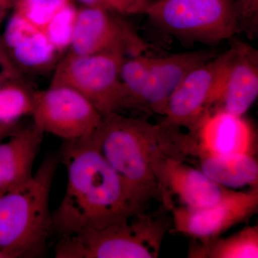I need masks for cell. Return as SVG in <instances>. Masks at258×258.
<instances>
[{
  "label": "cell",
  "mask_w": 258,
  "mask_h": 258,
  "mask_svg": "<svg viewBox=\"0 0 258 258\" xmlns=\"http://www.w3.org/2000/svg\"><path fill=\"white\" fill-rule=\"evenodd\" d=\"M93 135L64 141L61 148L67 184L52 213V234L57 239L128 222L146 212L103 157Z\"/></svg>",
  "instance_id": "obj_1"
},
{
  "label": "cell",
  "mask_w": 258,
  "mask_h": 258,
  "mask_svg": "<svg viewBox=\"0 0 258 258\" xmlns=\"http://www.w3.org/2000/svg\"><path fill=\"white\" fill-rule=\"evenodd\" d=\"M183 132L162 122L152 123L113 113L103 116L93 136L103 157L136 201L146 209L151 200L161 202L155 172L158 161L166 157L186 161L181 152Z\"/></svg>",
  "instance_id": "obj_2"
},
{
  "label": "cell",
  "mask_w": 258,
  "mask_h": 258,
  "mask_svg": "<svg viewBox=\"0 0 258 258\" xmlns=\"http://www.w3.org/2000/svg\"><path fill=\"white\" fill-rule=\"evenodd\" d=\"M60 157L51 155L28 179L0 193V257H40L52 235L50 195Z\"/></svg>",
  "instance_id": "obj_3"
},
{
  "label": "cell",
  "mask_w": 258,
  "mask_h": 258,
  "mask_svg": "<svg viewBox=\"0 0 258 258\" xmlns=\"http://www.w3.org/2000/svg\"><path fill=\"white\" fill-rule=\"evenodd\" d=\"M167 209L144 212L128 222L88 229L57 239L56 258H157L164 237L171 230Z\"/></svg>",
  "instance_id": "obj_4"
},
{
  "label": "cell",
  "mask_w": 258,
  "mask_h": 258,
  "mask_svg": "<svg viewBox=\"0 0 258 258\" xmlns=\"http://www.w3.org/2000/svg\"><path fill=\"white\" fill-rule=\"evenodd\" d=\"M217 55L213 49H203L162 57L143 54L125 57L120 77L127 109L164 115L169 98L186 75Z\"/></svg>",
  "instance_id": "obj_5"
},
{
  "label": "cell",
  "mask_w": 258,
  "mask_h": 258,
  "mask_svg": "<svg viewBox=\"0 0 258 258\" xmlns=\"http://www.w3.org/2000/svg\"><path fill=\"white\" fill-rule=\"evenodd\" d=\"M145 14L179 40L215 45L237 34L235 0H157Z\"/></svg>",
  "instance_id": "obj_6"
},
{
  "label": "cell",
  "mask_w": 258,
  "mask_h": 258,
  "mask_svg": "<svg viewBox=\"0 0 258 258\" xmlns=\"http://www.w3.org/2000/svg\"><path fill=\"white\" fill-rule=\"evenodd\" d=\"M128 57L121 51L93 55L70 52L56 66L50 86H62L78 91L103 116L127 109V96L120 77Z\"/></svg>",
  "instance_id": "obj_7"
},
{
  "label": "cell",
  "mask_w": 258,
  "mask_h": 258,
  "mask_svg": "<svg viewBox=\"0 0 258 258\" xmlns=\"http://www.w3.org/2000/svg\"><path fill=\"white\" fill-rule=\"evenodd\" d=\"M31 115L44 134L64 141L91 137L99 128L103 115L86 97L72 88L50 86L36 92Z\"/></svg>",
  "instance_id": "obj_8"
},
{
  "label": "cell",
  "mask_w": 258,
  "mask_h": 258,
  "mask_svg": "<svg viewBox=\"0 0 258 258\" xmlns=\"http://www.w3.org/2000/svg\"><path fill=\"white\" fill-rule=\"evenodd\" d=\"M257 134L244 115L208 110L191 130L184 133L181 150L186 161L208 155L257 156Z\"/></svg>",
  "instance_id": "obj_9"
},
{
  "label": "cell",
  "mask_w": 258,
  "mask_h": 258,
  "mask_svg": "<svg viewBox=\"0 0 258 258\" xmlns=\"http://www.w3.org/2000/svg\"><path fill=\"white\" fill-rule=\"evenodd\" d=\"M174 232L206 243L232 227L250 220L258 211V187L233 190L223 200L207 208L191 209L173 205L169 209Z\"/></svg>",
  "instance_id": "obj_10"
},
{
  "label": "cell",
  "mask_w": 258,
  "mask_h": 258,
  "mask_svg": "<svg viewBox=\"0 0 258 258\" xmlns=\"http://www.w3.org/2000/svg\"><path fill=\"white\" fill-rule=\"evenodd\" d=\"M120 15L85 6L78 10L70 52L93 55L121 51L127 56L142 55L149 45Z\"/></svg>",
  "instance_id": "obj_11"
},
{
  "label": "cell",
  "mask_w": 258,
  "mask_h": 258,
  "mask_svg": "<svg viewBox=\"0 0 258 258\" xmlns=\"http://www.w3.org/2000/svg\"><path fill=\"white\" fill-rule=\"evenodd\" d=\"M232 52V47L186 75L172 93L162 123L191 130L210 109L212 98Z\"/></svg>",
  "instance_id": "obj_12"
},
{
  "label": "cell",
  "mask_w": 258,
  "mask_h": 258,
  "mask_svg": "<svg viewBox=\"0 0 258 258\" xmlns=\"http://www.w3.org/2000/svg\"><path fill=\"white\" fill-rule=\"evenodd\" d=\"M155 172L161 191V204L168 210L174 205V198L180 206L200 209L215 205L233 191L178 158H161L156 164Z\"/></svg>",
  "instance_id": "obj_13"
},
{
  "label": "cell",
  "mask_w": 258,
  "mask_h": 258,
  "mask_svg": "<svg viewBox=\"0 0 258 258\" xmlns=\"http://www.w3.org/2000/svg\"><path fill=\"white\" fill-rule=\"evenodd\" d=\"M232 39V52L209 110L244 115L258 96V51L247 42Z\"/></svg>",
  "instance_id": "obj_14"
},
{
  "label": "cell",
  "mask_w": 258,
  "mask_h": 258,
  "mask_svg": "<svg viewBox=\"0 0 258 258\" xmlns=\"http://www.w3.org/2000/svg\"><path fill=\"white\" fill-rule=\"evenodd\" d=\"M1 37L8 55L21 73L47 69L55 62L59 53L43 30L15 10Z\"/></svg>",
  "instance_id": "obj_15"
},
{
  "label": "cell",
  "mask_w": 258,
  "mask_h": 258,
  "mask_svg": "<svg viewBox=\"0 0 258 258\" xmlns=\"http://www.w3.org/2000/svg\"><path fill=\"white\" fill-rule=\"evenodd\" d=\"M45 134L35 125L16 129L0 143V193L32 175V167Z\"/></svg>",
  "instance_id": "obj_16"
},
{
  "label": "cell",
  "mask_w": 258,
  "mask_h": 258,
  "mask_svg": "<svg viewBox=\"0 0 258 258\" xmlns=\"http://www.w3.org/2000/svg\"><path fill=\"white\" fill-rule=\"evenodd\" d=\"M202 171L225 188L258 187L257 156L236 154L203 156L197 159Z\"/></svg>",
  "instance_id": "obj_17"
},
{
  "label": "cell",
  "mask_w": 258,
  "mask_h": 258,
  "mask_svg": "<svg viewBox=\"0 0 258 258\" xmlns=\"http://www.w3.org/2000/svg\"><path fill=\"white\" fill-rule=\"evenodd\" d=\"M189 258H257L258 227L247 225L225 238L195 244L188 252Z\"/></svg>",
  "instance_id": "obj_18"
},
{
  "label": "cell",
  "mask_w": 258,
  "mask_h": 258,
  "mask_svg": "<svg viewBox=\"0 0 258 258\" xmlns=\"http://www.w3.org/2000/svg\"><path fill=\"white\" fill-rule=\"evenodd\" d=\"M35 94L22 79L5 84L0 89V123L16 125L20 118L31 115Z\"/></svg>",
  "instance_id": "obj_19"
},
{
  "label": "cell",
  "mask_w": 258,
  "mask_h": 258,
  "mask_svg": "<svg viewBox=\"0 0 258 258\" xmlns=\"http://www.w3.org/2000/svg\"><path fill=\"white\" fill-rule=\"evenodd\" d=\"M78 10L72 1L70 2L54 15L42 30L59 53L71 47Z\"/></svg>",
  "instance_id": "obj_20"
},
{
  "label": "cell",
  "mask_w": 258,
  "mask_h": 258,
  "mask_svg": "<svg viewBox=\"0 0 258 258\" xmlns=\"http://www.w3.org/2000/svg\"><path fill=\"white\" fill-rule=\"evenodd\" d=\"M72 0H18L14 10L43 30L54 15Z\"/></svg>",
  "instance_id": "obj_21"
},
{
  "label": "cell",
  "mask_w": 258,
  "mask_h": 258,
  "mask_svg": "<svg viewBox=\"0 0 258 258\" xmlns=\"http://www.w3.org/2000/svg\"><path fill=\"white\" fill-rule=\"evenodd\" d=\"M237 34H244L248 40L258 35V0H235Z\"/></svg>",
  "instance_id": "obj_22"
},
{
  "label": "cell",
  "mask_w": 258,
  "mask_h": 258,
  "mask_svg": "<svg viewBox=\"0 0 258 258\" xmlns=\"http://www.w3.org/2000/svg\"><path fill=\"white\" fill-rule=\"evenodd\" d=\"M85 6L92 7L106 10L110 13L120 15H130L145 13L149 6V0H78Z\"/></svg>",
  "instance_id": "obj_23"
},
{
  "label": "cell",
  "mask_w": 258,
  "mask_h": 258,
  "mask_svg": "<svg viewBox=\"0 0 258 258\" xmlns=\"http://www.w3.org/2000/svg\"><path fill=\"white\" fill-rule=\"evenodd\" d=\"M0 67L2 69V72L9 75L13 79H22V73L17 69L16 66L10 58L5 49L1 37H0Z\"/></svg>",
  "instance_id": "obj_24"
},
{
  "label": "cell",
  "mask_w": 258,
  "mask_h": 258,
  "mask_svg": "<svg viewBox=\"0 0 258 258\" xmlns=\"http://www.w3.org/2000/svg\"><path fill=\"white\" fill-rule=\"evenodd\" d=\"M18 0H0V23L7 15L14 9Z\"/></svg>",
  "instance_id": "obj_25"
},
{
  "label": "cell",
  "mask_w": 258,
  "mask_h": 258,
  "mask_svg": "<svg viewBox=\"0 0 258 258\" xmlns=\"http://www.w3.org/2000/svg\"><path fill=\"white\" fill-rule=\"evenodd\" d=\"M15 125H8L0 123V140L9 137L14 131L16 130Z\"/></svg>",
  "instance_id": "obj_26"
},
{
  "label": "cell",
  "mask_w": 258,
  "mask_h": 258,
  "mask_svg": "<svg viewBox=\"0 0 258 258\" xmlns=\"http://www.w3.org/2000/svg\"><path fill=\"white\" fill-rule=\"evenodd\" d=\"M13 80L16 79H13V78H12L9 75L1 72V74H0V89H1L5 84L10 82V81H13Z\"/></svg>",
  "instance_id": "obj_27"
}]
</instances>
